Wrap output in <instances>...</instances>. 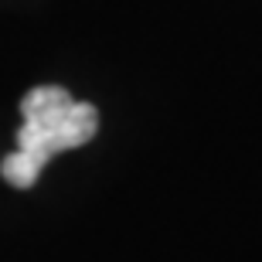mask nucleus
<instances>
[{
  "label": "nucleus",
  "instance_id": "nucleus-1",
  "mask_svg": "<svg viewBox=\"0 0 262 262\" xmlns=\"http://www.w3.org/2000/svg\"><path fill=\"white\" fill-rule=\"evenodd\" d=\"M20 116L24 126L17 129V150L0 164V177L14 187H31L55 154L89 143L99 129L96 106L72 99L61 85L31 89L20 99Z\"/></svg>",
  "mask_w": 262,
  "mask_h": 262
}]
</instances>
